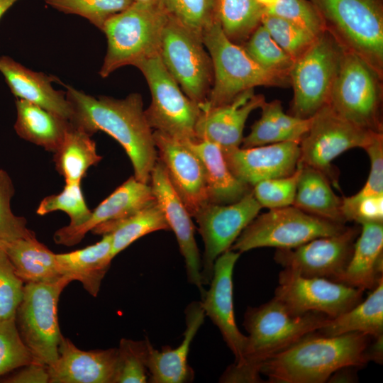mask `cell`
<instances>
[{
    "instance_id": "cell-41",
    "label": "cell",
    "mask_w": 383,
    "mask_h": 383,
    "mask_svg": "<svg viewBox=\"0 0 383 383\" xmlns=\"http://www.w3.org/2000/svg\"><path fill=\"white\" fill-rule=\"evenodd\" d=\"M14 194L11 177L6 170L0 169V250H4L16 240L35 236L28 228L26 219L12 212L11 200Z\"/></svg>"
},
{
    "instance_id": "cell-50",
    "label": "cell",
    "mask_w": 383,
    "mask_h": 383,
    "mask_svg": "<svg viewBox=\"0 0 383 383\" xmlns=\"http://www.w3.org/2000/svg\"><path fill=\"white\" fill-rule=\"evenodd\" d=\"M14 374L6 378L4 382L8 383H49L48 366L32 362L20 368Z\"/></svg>"
},
{
    "instance_id": "cell-44",
    "label": "cell",
    "mask_w": 383,
    "mask_h": 383,
    "mask_svg": "<svg viewBox=\"0 0 383 383\" xmlns=\"http://www.w3.org/2000/svg\"><path fill=\"white\" fill-rule=\"evenodd\" d=\"M299 173V162L296 170L291 175L258 182L252 187L255 199L262 208L269 209L292 206Z\"/></svg>"
},
{
    "instance_id": "cell-23",
    "label": "cell",
    "mask_w": 383,
    "mask_h": 383,
    "mask_svg": "<svg viewBox=\"0 0 383 383\" xmlns=\"http://www.w3.org/2000/svg\"><path fill=\"white\" fill-rule=\"evenodd\" d=\"M265 101L263 95L255 94L251 89L227 104L201 109L195 128L196 140L213 142L221 149L240 147L249 115Z\"/></svg>"
},
{
    "instance_id": "cell-35",
    "label": "cell",
    "mask_w": 383,
    "mask_h": 383,
    "mask_svg": "<svg viewBox=\"0 0 383 383\" xmlns=\"http://www.w3.org/2000/svg\"><path fill=\"white\" fill-rule=\"evenodd\" d=\"M53 154L55 169L65 184L81 183L88 169L102 159L91 136L72 124Z\"/></svg>"
},
{
    "instance_id": "cell-45",
    "label": "cell",
    "mask_w": 383,
    "mask_h": 383,
    "mask_svg": "<svg viewBox=\"0 0 383 383\" xmlns=\"http://www.w3.org/2000/svg\"><path fill=\"white\" fill-rule=\"evenodd\" d=\"M265 13L285 19L312 35L318 37L326 30L322 18L309 0H279Z\"/></svg>"
},
{
    "instance_id": "cell-30",
    "label": "cell",
    "mask_w": 383,
    "mask_h": 383,
    "mask_svg": "<svg viewBox=\"0 0 383 383\" xmlns=\"http://www.w3.org/2000/svg\"><path fill=\"white\" fill-rule=\"evenodd\" d=\"M17 118L14 130L17 135L46 151L55 152L61 145L71 123L35 104L16 100Z\"/></svg>"
},
{
    "instance_id": "cell-31",
    "label": "cell",
    "mask_w": 383,
    "mask_h": 383,
    "mask_svg": "<svg viewBox=\"0 0 383 383\" xmlns=\"http://www.w3.org/2000/svg\"><path fill=\"white\" fill-rule=\"evenodd\" d=\"M16 274L24 283H50L62 278L55 253L35 236L16 240L4 250Z\"/></svg>"
},
{
    "instance_id": "cell-27",
    "label": "cell",
    "mask_w": 383,
    "mask_h": 383,
    "mask_svg": "<svg viewBox=\"0 0 383 383\" xmlns=\"http://www.w3.org/2000/svg\"><path fill=\"white\" fill-rule=\"evenodd\" d=\"M182 142L198 156L203 165L209 203L232 204L252 190V187L233 174L218 145L204 140Z\"/></svg>"
},
{
    "instance_id": "cell-20",
    "label": "cell",
    "mask_w": 383,
    "mask_h": 383,
    "mask_svg": "<svg viewBox=\"0 0 383 383\" xmlns=\"http://www.w3.org/2000/svg\"><path fill=\"white\" fill-rule=\"evenodd\" d=\"M240 252L228 250L215 261L209 291L201 297L205 315L219 329L228 347L240 361L247 341L238 329L234 315L233 274Z\"/></svg>"
},
{
    "instance_id": "cell-32",
    "label": "cell",
    "mask_w": 383,
    "mask_h": 383,
    "mask_svg": "<svg viewBox=\"0 0 383 383\" xmlns=\"http://www.w3.org/2000/svg\"><path fill=\"white\" fill-rule=\"evenodd\" d=\"M300 165L293 206L320 218L345 224L342 198L333 191L331 182L321 172Z\"/></svg>"
},
{
    "instance_id": "cell-4",
    "label": "cell",
    "mask_w": 383,
    "mask_h": 383,
    "mask_svg": "<svg viewBox=\"0 0 383 383\" xmlns=\"http://www.w3.org/2000/svg\"><path fill=\"white\" fill-rule=\"evenodd\" d=\"M167 15L157 0L134 1L109 18L102 31L107 50L99 72L102 78L116 70L138 64L160 53Z\"/></svg>"
},
{
    "instance_id": "cell-36",
    "label": "cell",
    "mask_w": 383,
    "mask_h": 383,
    "mask_svg": "<svg viewBox=\"0 0 383 383\" xmlns=\"http://www.w3.org/2000/svg\"><path fill=\"white\" fill-rule=\"evenodd\" d=\"M264 11L255 0H215V20L226 36L240 45L260 24Z\"/></svg>"
},
{
    "instance_id": "cell-24",
    "label": "cell",
    "mask_w": 383,
    "mask_h": 383,
    "mask_svg": "<svg viewBox=\"0 0 383 383\" xmlns=\"http://www.w3.org/2000/svg\"><path fill=\"white\" fill-rule=\"evenodd\" d=\"M205 313L201 301H193L185 309L186 328L182 343L175 348L165 346L161 350L148 343L147 369L152 383H184L191 382L194 372L187 357L190 345L202 325Z\"/></svg>"
},
{
    "instance_id": "cell-39",
    "label": "cell",
    "mask_w": 383,
    "mask_h": 383,
    "mask_svg": "<svg viewBox=\"0 0 383 383\" xmlns=\"http://www.w3.org/2000/svg\"><path fill=\"white\" fill-rule=\"evenodd\" d=\"M46 4L66 14L87 19L101 31L106 22L129 7L133 0H43Z\"/></svg>"
},
{
    "instance_id": "cell-2",
    "label": "cell",
    "mask_w": 383,
    "mask_h": 383,
    "mask_svg": "<svg viewBox=\"0 0 383 383\" xmlns=\"http://www.w3.org/2000/svg\"><path fill=\"white\" fill-rule=\"evenodd\" d=\"M313 333L269 357L260 374L270 382L323 383L341 368L363 367L370 361L372 337L358 332L335 336Z\"/></svg>"
},
{
    "instance_id": "cell-18",
    "label": "cell",
    "mask_w": 383,
    "mask_h": 383,
    "mask_svg": "<svg viewBox=\"0 0 383 383\" xmlns=\"http://www.w3.org/2000/svg\"><path fill=\"white\" fill-rule=\"evenodd\" d=\"M157 157L192 217L209 202L205 171L198 156L185 143L154 131Z\"/></svg>"
},
{
    "instance_id": "cell-40",
    "label": "cell",
    "mask_w": 383,
    "mask_h": 383,
    "mask_svg": "<svg viewBox=\"0 0 383 383\" xmlns=\"http://www.w3.org/2000/svg\"><path fill=\"white\" fill-rule=\"evenodd\" d=\"M149 340L122 338L118 350L114 383H145L148 380L147 357Z\"/></svg>"
},
{
    "instance_id": "cell-16",
    "label": "cell",
    "mask_w": 383,
    "mask_h": 383,
    "mask_svg": "<svg viewBox=\"0 0 383 383\" xmlns=\"http://www.w3.org/2000/svg\"><path fill=\"white\" fill-rule=\"evenodd\" d=\"M360 229L347 227L343 232L319 237L290 249H277L274 260L284 269L307 277L338 282L351 257Z\"/></svg>"
},
{
    "instance_id": "cell-7",
    "label": "cell",
    "mask_w": 383,
    "mask_h": 383,
    "mask_svg": "<svg viewBox=\"0 0 383 383\" xmlns=\"http://www.w3.org/2000/svg\"><path fill=\"white\" fill-rule=\"evenodd\" d=\"M382 77L355 53L343 50L328 105L362 128L382 132Z\"/></svg>"
},
{
    "instance_id": "cell-51",
    "label": "cell",
    "mask_w": 383,
    "mask_h": 383,
    "mask_svg": "<svg viewBox=\"0 0 383 383\" xmlns=\"http://www.w3.org/2000/svg\"><path fill=\"white\" fill-rule=\"evenodd\" d=\"M373 339L374 341L370 342L368 348L369 360L382 364L383 360V335L373 338Z\"/></svg>"
},
{
    "instance_id": "cell-10",
    "label": "cell",
    "mask_w": 383,
    "mask_h": 383,
    "mask_svg": "<svg viewBox=\"0 0 383 383\" xmlns=\"http://www.w3.org/2000/svg\"><path fill=\"white\" fill-rule=\"evenodd\" d=\"M72 282L63 276L54 282L26 283L23 299L16 313L19 335L30 350L33 361L45 365L58 357L62 338L57 318L61 292Z\"/></svg>"
},
{
    "instance_id": "cell-13",
    "label": "cell",
    "mask_w": 383,
    "mask_h": 383,
    "mask_svg": "<svg viewBox=\"0 0 383 383\" xmlns=\"http://www.w3.org/2000/svg\"><path fill=\"white\" fill-rule=\"evenodd\" d=\"M373 133L344 119L327 104L311 117L309 129L299 142V162L318 170L338 187L333 160L350 149L363 148Z\"/></svg>"
},
{
    "instance_id": "cell-34",
    "label": "cell",
    "mask_w": 383,
    "mask_h": 383,
    "mask_svg": "<svg viewBox=\"0 0 383 383\" xmlns=\"http://www.w3.org/2000/svg\"><path fill=\"white\" fill-rule=\"evenodd\" d=\"M170 230L157 201L123 218L101 223L91 231L97 235L110 233L113 258L141 237L157 231Z\"/></svg>"
},
{
    "instance_id": "cell-11",
    "label": "cell",
    "mask_w": 383,
    "mask_h": 383,
    "mask_svg": "<svg viewBox=\"0 0 383 383\" xmlns=\"http://www.w3.org/2000/svg\"><path fill=\"white\" fill-rule=\"evenodd\" d=\"M151 94V103L145 110L152 129L181 141L197 140L195 128L201 109L181 89L163 65L160 55L137 65Z\"/></svg>"
},
{
    "instance_id": "cell-15",
    "label": "cell",
    "mask_w": 383,
    "mask_h": 383,
    "mask_svg": "<svg viewBox=\"0 0 383 383\" xmlns=\"http://www.w3.org/2000/svg\"><path fill=\"white\" fill-rule=\"evenodd\" d=\"M262 206L251 190L229 204L206 203L194 215L204 243L201 260L203 285L209 284L216 260L231 247L246 226L258 215Z\"/></svg>"
},
{
    "instance_id": "cell-28",
    "label": "cell",
    "mask_w": 383,
    "mask_h": 383,
    "mask_svg": "<svg viewBox=\"0 0 383 383\" xmlns=\"http://www.w3.org/2000/svg\"><path fill=\"white\" fill-rule=\"evenodd\" d=\"M111 244V235L107 233L95 244L70 252L56 254L61 274L71 281H79L90 295L96 296L113 259Z\"/></svg>"
},
{
    "instance_id": "cell-21",
    "label": "cell",
    "mask_w": 383,
    "mask_h": 383,
    "mask_svg": "<svg viewBox=\"0 0 383 383\" xmlns=\"http://www.w3.org/2000/svg\"><path fill=\"white\" fill-rule=\"evenodd\" d=\"M155 201L151 186L132 176L91 211L84 223L58 229L54 233L53 240L58 245L73 246L98 225L129 216Z\"/></svg>"
},
{
    "instance_id": "cell-3",
    "label": "cell",
    "mask_w": 383,
    "mask_h": 383,
    "mask_svg": "<svg viewBox=\"0 0 383 383\" xmlns=\"http://www.w3.org/2000/svg\"><path fill=\"white\" fill-rule=\"evenodd\" d=\"M330 318L318 312L292 314L276 298L257 307H248L243 325L247 341L242 359L231 365L221 382H260L263 362L304 336L323 328Z\"/></svg>"
},
{
    "instance_id": "cell-5",
    "label": "cell",
    "mask_w": 383,
    "mask_h": 383,
    "mask_svg": "<svg viewBox=\"0 0 383 383\" xmlns=\"http://www.w3.org/2000/svg\"><path fill=\"white\" fill-rule=\"evenodd\" d=\"M201 40L212 61L213 79L207 102L201 109L227 104L258 86L290 84L289 75L263 68L241 45L230 40L216 21L204 32Z\"/></svg>"
},
{
    "instance_id": "cell-9",
    "label": "cell",
    "mask_w": 383,
    "mask_h": 383,
    "mask_svg": "<svg viewBox=\"0 0 383 383\" xmlns=\"http://www.w3.org/2000/svg\"><path fill=\"white\" fill-rule=\"evenodd\" d=\"M344 48L328 32L316 38L293 63L291 115L309 118L329 101Z\"/></svg>"
},
{
    "instance_id": "cell-12",
    "label": "cell",
    "mask_w": 383,
    "mask_h": 383,
    "mask_svg": "<svg viewBox=\"0 0 383 383\" xmlns=\"http://www.w3.org/2000/svg\"><path fill=\"white\" fill-rule=\"evenodd\" d=\"M159 55L182 91L200 107L206 104L213 72L211 57L201 38L168 16Z\"/></svg>"
},
{
    "instance_id": "cell-49",
    "label": "cell",
    "mask_w": 383,
    "mask_h": 383,
    "mask_svg": "<svg viewBox=\"0 0 383 383\" xmlns=\"http://www.w3.org/2000/svg\"><path fill=\"white\" fill-rule=\"evenodd\" d=\"M370 162L367 181L358 192L363 194H383V134L373 133L368 143L363 148Z\"/></svg>"
},
{
    "instance_id": "cell-26",
    "label": "cell",
    "mask_w": 383,
    "mask_h": 383,
    "mask_svg": "<svg viewBox=\"0 0 383 383\" xmlns=\"http://www.w3.org/2000/svg\"><path fill=\"white\" fill-rule=\"evenodd\" d=\"M361 226L351 257L338 282L363 291L372 290L382 278L383 223Z\"/></svg>"
},
{
    "instance_id": "cell-6",
    "label": "cell",
    "mask_w": 383,
    "mask_h": 383,
    "mask_svg": "<svg viewBox=\"0 0 383 383\" xmlns=\"http://www.w3.org/2000/svg\"><path fill=\"white\" fill-rule=\"evenodd\" d=\"M326 31L383 77L382 0H309Z\"/></svg>"
},
{
    "instance_id": "cell-43",
    "label": "cell",
    "mask_w": 383,
    "mask_h": 383,
    "mask_svg": "<svg viewBox=\"0 0 383 383\" xmlns=\"http://www.w3.org/2000/svg\"><path fill=\"white\" fill-rule=\"evenodd\" d=\"M260 23L294 61L310 47L316 38L292 23L265 11Z\"/></svg>"
},
{
    "instance_id": "cell-47",
    "label": "cell",
    "mask_w": 383,
    "mask_h": 383,
    "mask_svg": "<svg viewBox=\"0 0 383 383\" xmlns=\"http://www.w3.org/2000/svg\"><path fill=\"white\" fill-rule=\"evenodd\" d=\"M15 273L4 250H0V321L15 318L24 284Z\"/></svg>"
},
{
    "instance_id": "cell-46",
    "label": "cell",
    "mask_w": 383,
    "mask_h": 383,
    "mask_svg": "<svg viewBox=\"0 0 383 383\" xmlns=\"http://www.w3.org/2000/svg\"><path fill=\"white\" fill-rule=\"evenodd\" d=\"M33 362L23 343L15 318L0 321V376Z\"/></svg>"
},
{
    "instance_id": "cell-1",
    "label": "cell",
    "mask_w": 383,
    "mask_h": 383,
    "mask_svg": "<svg viewBox=\"0 0 383 383\" xmlns=\"http://www.w3.org/2000/svg\"><path fill=\"white\" fill-rule=\"evenodd\" d=\"M65 87L72 110L71 124L90 136L103 131L113 138L130 158L135 178L149 184L157 152L141 95L132 93L123 99L94 97L71 86Z\"/></svg>"
},
{
    "instance_id": "cell-48",
    "label": "cell",
    "mask_w": 383,
    "mask_h": 383,
    "mask_svg": "<svg viewBox=\"0 0 383 383\" xmlns=\"http://www.w3.org/2000/svg\"><path fill=\"white\" fill-rule=\"evenodd\" d=\"M341 211L345 221L383 223V194H355L342 198Z\"/></svg>"
},
{
    "instance_id": "cell-42",
    "label": "cell",
    "mask_w": 383,
    "mask_h": 383,
    "mask_svg": "<svg viewBox=\"0 0 383 383\" xmlns=\"http://www.w3.org/2000/svg\"><path fill=\"white\" fill-rule=\"evenodd\" d=\"M55 211H62L69 216L70 227L79 226L89 219L91 211L87 206L81 183L65 184L60 194L45 197L38 205L36 213L44 216Z\"/></svg>"
},
{
    "instance_id": "cell-22",
    "label": "cell",
    "mask_w": 383,
    "mask_h": 383,
    "mask_svg": "<svg viewBox=\"0 0 383 383\" xmlns=\"http://www.w3.org/2000/svg\"><path fill=\"white\" fill-rule=\"evenodd\" d=\"M117 348L85 351L62 336L58 357L48 365L49 383H114Z\"/></svg>"
},
{
    "instance_id": "cell-14",
    "label": "cell",
    "mask_w": 383,
    "mask_h": 383,
    "mask_svg": "<svg viewBox=\"0 0 383 383\" xmlns=\"http://www.w3.org/2000/svg\"><path fill=\"white\" fill-rule=\"evenodd\" d=\"M274 298L294 315L308 312L335 318L362 301L363 290L323 277H307L284 269Z\"/></svg>"
},
{
    "instance_id": "cell-25",
    "label": "cell",
    "mask_w": 383,
    "mask_h": 383,
    "mask_svg": "<svg viewBox=\"0 0 383 383\" xmlns=\"http://www.w3.org/2000/svg\"><path fill=\"white\" fill-rule=\"evenodd\" d=\"M0 72L17 99L35 104L70 121L72 110L65 91L55 90L52 86L56 77L33 71L6 55L0 57Z\"/></svg>"
},
{
    "instance_id": "cell-37",
    "label": "cell",
    "mask_w": 383,
    "mask_h": 383,
    "mask_svg": "<svg viewBox=\"0 0 383 383\" xmlns=\"http://www.w3.org/2000/svg\"><path fill=\"white\" fill-rule=\"evenodd\" d=\"M241 46L263 68L289 75L294 60L275 42L261 23Z\"/></svg>"
},
{
    "instance_id": "cell-52",
    "label": "cell",
    "mask_w": 383,
    "mask_h": 383,
    "mask_svg": "<svg viewBox=\"0 0 383 383\" xmlns=\"http://www.w3.org/2000/svg\"><path fill=\"white\" fill-rule=\"evenodd\" d=\"M18 1L19 0H0V18Z\"/></svg>"
},
{
    "instance_id": "cell-33",
    "label": "cell",
    "mask_w": 383,
    "mask_h": 383,
    "mask_svg": "<svg viewBox=\"0 0 383 383\" xmlns=\"http://www.w3.org/2000/svg\"><path fill=\"white\" fill-rule=\"evenodd\" d=\"M328 336L358 332L372 338L383 335V278L364 300L348 311L329 318L318 330Z\"/></svg>"
},
{
    "instance_id": "cell-8",
    "label": "cell",
    "mask_w": 383,
    "mask_h": 383,
    "mask_svg": "<svg viewBox=\"0 0 383 383\" xmlns=\"http://www.w3.org/2000/svg\"><path fill=\"white\" fill-rule=\"evenodd\" d=\"M346 228L345 224L313 216L293 205L272 209L257 215L231 250L241 253L263 247L290 249L319 237L338 234Z\"/></svg>"
},
{
    "instance_id": "cell-54",
    "label": "cell",
    "mask_w": 383,
    "mask_h": 383,
    "mask_svg": "<svg viewBox=\"0 0 383 383\" xmlns=\"http://www.w3.org/2000/svg\"><path fill=\"white\" fill-rule=\"evenodd\" d=\"M135 2H148V1H150L152 0H133Z\"/></svg>"
},
{
    "instance_id": "cell-17",
    "label": "cell",
    "mask_w": 383,
    "mask_h": 383,
    "mask_svg": "<svg viewBox=\"0 0 383 383\" xmlns=\"http://www.w3.org/2000/svg\"><path fill=\"white\" fill-rule=\"evenodd\" d=\"M150 182L156 201L177 238L184 260L187 279L199 289L202 297L206 290L201 282V257L192 216L172 187L165 165L158 157L151 172Z\"/></svg>"
},
{
    "instance_id": "cell-29",
    "label": "cell",
    "mask_w": 383,
    "mask_h": 383,
    "mask_svg": "<svg viewBox=\"0 0 383 383\" xmlns=\"http://www.w3.org/2000/svg\"><path fill=\"white\" fill-rule=\"evenodd\" d=\"M260 118L243 137V148H250L282 142H298L309 129L311 117L301 118L284 112L279 100L266 101L260 107Z\"/></svg>"
},
{
    "instance_id": "cell-38",
    "label": "cell",
    "mask_w": 383,
    "mask_h": 383,
    "mask_svg": "<svg viewBox=\"0 0 383 383\" xmlns=\"http://www.w3.org/2000/svg\"><path fill=\"white\" fill-rule=\"evenodd\" d=\"M171 17L201 38L216 21L215 0H157Z\"/></svg>"
},
{
    "instance_id": "cell-19",
    "label": "cell",
    "mask_w": 383,
    "mask_h": 383,
    "mask_svg": "<svg viewBox=\"0 0 383 383\" xmlns=\"http://www.w3.org/2000/svg\"><path fill=\"white\" fill-rule=\"evenodd\" d=\"M222 151L233 174L250 187L262 180L292 174L300 159L299 143L293 141Z\"/></svg>"
},
{
    "instance_id": "cell-53",
    "label": "cell",
    "mask_w": 383,
    "mask_h": 383,
    "mask_svg": "<svg viewBox=\"0 0 383 383\" xmlns=\"http://www.w3.org/2000/svg\"><path fill=\"white\" fill-rule=\"evenodd\" d=\"M264 9H270L275 6L279 0H255Z\"/></svg>"
}]
</instances>
